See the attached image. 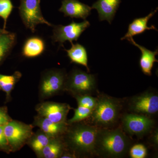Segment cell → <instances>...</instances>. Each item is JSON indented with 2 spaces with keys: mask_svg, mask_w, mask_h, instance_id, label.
I'll return each mask as SVG.
<instances>
[{
  "mask_svg": "<svg viewBox=\"0 0 158 158\" xmlns=\"http://www.w3.org/2000/svg\"><path fill=\"white\" fill-rule=\"evenodd\" d=\"M99 129L80 122L69 124L62 136L66 148L77 156L95 153L97 135Z\"/></svg>",
  "mask_w": 158,
  "mask_h": 158,
  "instance_id": "obj_1",
  "label": "cell"
},
{
  "mask_svg": "<svg viewBox=\"0 0 158 158\" xmlns=\"http://www.w3.org/2000/svg\"><path fill=\"white\" fill-rule=\"evenodd\" d=\"M130 144L128 138L119 129H99L95 153L106 157H121L127 152Z\"/></svg>",
  "mask_w": 158,
  "mask_h": 158,
  "instance_id": "obj_2",
  "label": "cell"
},
{
  "mask_svg": "<svg viewBox=\"0 0 158 158\" xmlns=\"http://www.w3.org/2000/svg\"><path fill=\"white\" fill-rule=\"evenodd\" d=\"M98 98L96 106L90 117L97 126L108 127L117 120L120 110L119 102L110 97L102 95Z\"/></svg>",
  "mask_w": 158,
  "mask_h": 158,
  "instance_id": "obj_3",
  "label": "cell"
},
{
  "mask_svg": "<svg viewBox=\"0 0 158 158\" xmlns=\"http://www.w3.org/2000/svg\"><path fill=\"white\" fill-rule=\"evenodd\" d=\"M96 90V81L93 74L74 69L66 78L65 89L74 96L90 95Z\"/></svg>",
  "mask_w": 158,
  "mask_h": 158,
  "instance_id": "obj_4",
  "label": "cell"
},
{
  "mask_svg": "<svg viewBox=\"0 0 158 158\" xmlns=\"http://www.w3.org/2000/svg\"><path fill=\"white\" fill-rule=\"evenodd\" d=\"M33 125L26 124L12 119L4 126V132L8 140L11 152L19 150L33 135Z\"/></svg>",
  "mask_w": 158,
  "mask_h": 158,
  "instance_id": "obj_5",
  "label": "cell"
},
{
  "mask_svg": "<svg viewBox=\"0 0 158 158\" xmlns=\"http://www.w3.org/2000/svg\"><path fill=\"white\" fill-rule=\"evenodd\" d=\"M66 78L65 72L59 69H52L44 73L40 84V98H50L64 90Z\"/></svg>",
  "mask_w": 158,
  "mask_h": 158,
  "instance_id": "obj_6",
  "label": "cell"
},
{
  "mask_svg": "<svg viewBox=\"0 0 158 158\" xmlns=\"http://www.w3.org/2000/svg\"><path fill=\"white\" fill-rule=\"evenodd\" d=\"M19 14L23 23L32 32L40 24L52 26L41 13L40 0H21L19 7Z\"/></svg>",
  "mask_w": 158,
  "mask_h": 158,
  "instance_id": "obj_7",
  "label": "cell"
},
{
  "mask_svg": "<svg viewBox=\"0 0 158 158\" xmlns=\"http://www.w3.org/2000/svg\"><path fill=\"white\" fill-rule=\"evenodd\" d=\"M90 26V23L86 20L80 23L73 21L66 26H55L52 39L54 42H58L60 45L67 40L72 43L73 41H77L82 33Z\"/></svg>",
  "mask_w": 158,
  "mask_h": 158,
  "instance_id": "obj_8",
  "label": "cell"
},
{
  "mask_svg": "<svg viewBox=\"0 0 158 158\" xmlns=\"http://www.w3.org/2000/svg\"><path fill=\"white\" fill-rule=\"evenodd\" d=\"M129 106L130 109L135 113L147 116L155 114L158 111L157 94L148 91L133 97Z\"/></svg>",
  "mask_w": 158,
  "mask_h": 158,
  "instance_id": "obj_9",
  "label": "cell"
},
{
  "mask_svg": "<svg viewBox=\"0 0 158 158\" xmlns=\"http://www.w3.org/2000/svg\"><path fill=\"white\" fill-rule=\"evenodd\" d=\"M71 109L68 104L45 102L37 105L36 110L37 115L54 122L67 123V115Z\"/></svg>",
  "mask_w": 158,
  "mask_h": 158,
  "instance_id": "obj_10",
  "label": "cell"
},
{
  "mask_svg": "<svg viewBox=\"0 0 158 158\" xmlns=\"http://www.w3.org/2000/svg\"><path fill=\"white\" fill-rule=\"evenodd\" d=\"M124 130L130 135L140 136L149 132L154 121L149 116L137 114H126L122 118Z\"/></svg>",
  "mask_w": 158,
  "mask_h": 158,
  "instance_id": "obj_11",
  "label": "cell"
},
{
  "mask_svg": "<svg viewBox=\"0 0 158 158\" xmlns=\"http://www.w3.org/2000/svg\"><path fill=\"white\" fill-rule=\"evenodd\" d=\"M33 125L39 127L40 130L52 138L62 137L69 126L67 122L55 123L39 115L34 117Z\"/></svg>",
  "mask_w": 158,
  "mask_h": 158,
  "instance_id": "obj_12",
  "label": "cell"
},
{
  "mask_svg": "<svg viewBox=\"0 0 158 158\" xmlns=\"http://www.w3.org/2000/svg\"><path fill=\"white\" fill-rule=\"evenodd\" d=\"M91 9V7L78 0H63L59 11L65 16L85 20L90 14Z\"/></svg>",
  "mask_w": 158,
  "mask_h": 158,
  "instance_id": "obj_13",
  "label": "cell"
},
{
  "mask_svg": "<svg viewBox=\"0 0 158 158\" xmlns=\"http://www.w3.org/2000/svg\"><path fill=\"white\" fill-rule=\"evenodd\" d=\"M120 2L121 0H98L91 8L97 10L99 21L106 20L111 24Z\"/></svg>",
  "mask_w": 158,
  "mask_h": 158,
  "instance_id": "obj_14",
  "label": "cell"
},
{
  "mask_svg": "<svg viewBox=\"0 0 158 158\" xmlns=\"http://www.w3.org/2000/svg\"><path fill=\"white\" fill-rule=\"evenodd\" d=\"M157 10L158 8H157L154 11H152L147 16L136 18L133 20L132 23L129 25L127 32L124 37L121 38V40H127L135 35L143 34L147 30H155L157 31L154 25H152L151 27L148 26V21L156 13Z\"/></svg>",
  "mask_w": 158,
  "mask_h": 158,
  "instance_id": "obj_15",
  "label": "cell"
},
{
  "mask_svg": "<svg viewBox=\"0 0 158 158\" xmlns=\"http://www.w3.org/2000/svg\"><path fill=\"white\" fill-rule=\"evenodd\" d=\"M131 44L135 46L141 51V55L140 59V65L142 72L148 76L152 75V70L153 67L155 62H158V60L156 59V56L158 55V49L155 52H152L138 44L134 40L133 37L127 39Z\"/></svg>",
  "mask_w": 158,
  "mask_h": 158,
  "instance_id": "obj_16",
  "label": "cell"
},
{
  "mask_svg": "<svg viewBox=\"0 0 158 158\" xmlns=\"http://www.w3.org/2000/svg\"><path fill=\"white\" fill-rule=\"evenodd\" d=\"M66 149L62 137L53 138L37 156L40 158H61Z\"/></svg>",
  "mask_w": 158,
  "mask_h": 158,
  "instance_id": "obj_17",
  "label": "cell"
},
{
  "mask_svg": "<svg viewBox=\"0 0 158 158\" xmlns=\"http://www.w3.org/2000/svg\"><path fill=\"white\" fill-rule=\"evenodd\" d=\"M71 44L72 47L69 49H65L71 62L85 66L89 72L90 69L88 66V54L86 48L79 44Z\"/></svg>",
  "mask_w": 158,
  "mask_h": 158,
  "instance_id": "obj_18",
  "label": "cell"
},
{
  "mask_svg": "<svg viewBox=\"0 0 158 158\" xmlns=\"http://www.w3.org/2000/svg\"><path fill=\"white\" fill-rule=\"evenodd\" d=\"M43 40L37 37L29 38L26 41L23 49V55L27 58L38 56L44 50Z\"/></svg>",
  "mask_w": 158,
  "mask_h": 158,
  "instance_id": "obj_19",
  "label": "cell"
},
{
  "mask_svg": "<svg viewBox=\"0 0 158 158\" xmlns=\"http://www.w3.org/2000/svg\"><path fill=\"white\" fill-rule=\"evenodd\" d=\"M52 138L39 129L33 134L27 144L37 156Z\"/></svg>",
  "mask_w": 158,
  "mask_h": 158,
  "instance_id": "obj_20",
  "label": "cell"
},
{
  "mask_svg": "<svg viewBox=\"0 0 158 158\" xmlns=\"http://www.w3.org/2000/svg\"><path fill=\"white\" fill-rule=\"evenodd\" d=\"M22 77V74L16 71L11 75H6L0 74V90L6 93V100L11 99V93L16 83Z\"/></svg>",
  "mask_w": 158,
  "mask_h": 158,
  "instance_id": "obj_21",
  "label": "cell"
},
{
  "mask_svg": "<svg viewBox=\"0 0 158 158\" xmlns=\"http://www.w3.org/2000/svg\"><path fill=\"white\" fill-rule=\"evenodd\" d=\"M15 40V34L13 33H6L0 36V62L8 55Z\"/></svg>",
  "mask_w": 158,
  "mask_h": 158,
  "instance_id": "obj_22",
  "label": "cell"
},
{
  "mask_svg": "<svg viewBox=\"0 0 158 158\" xmlns=\"http://www.w3.org/2000/svg\"><path fill=\"white\" fill-rule=\"evenodd\" d=\"M92 112V110L88 108L78 106V107L74 110L73 117L67 120V123L69 125L80 122L85 118L90 117Z\"/></svg>",
  "mask_w": 158,
  "mask_h": 158,
  "instance_id": "obj_23",
  "label": "cell"
},
{
  "mask_svg": "<svg viewBox=\"0 0 158 158\" xmlns=\"http://www.w3.org/2000/svg\"><path fill=\"white\" fill-rule=\"evenodd\" d=\"M78 106H82L93 110L96 106L98 98L88 94L79 95L75 97Z\"/></svg>",
  "mask_w": 158,
  "mask_h": 158,
  "instance_id": "obj_24",
  "label": "cell"
},
{
  "mask_svg": "<svg viewBox=\"0 0 158 158\" xmlns=\"http://www.w3.org/2000/svg\"><path fill=\"white\" fill-rule=\"evenodd\" d=\"M13 8V5L10 0H0V17L4 19V29L5 30L7 19Z\"/></svg>",
  "mask_w": 158,
  "mask_h": 158,
  "instance_id": "obj_25",
  "label": "cell"
},
{
  "mask_svg": "<svg viewBox=\"0 0 158 158\" xmlns=\"http://www.w3.org/2000/svg\"><path fill=\"white\" fill-rule=\"evenodd\" d=\"M130 154L132 158H144L147 155V149L142 144H135L130 149Z\"/></svg>",
  "mask_w": 158,
  "mask_h": 158,
  "instance_id": "obj_26",
  "label": "cell"
},
{
  "mask_svg": "<svg viewBox=\"0 0 158 158\" xmlns=\"http://www.w3.org/2000/svg\"><path fill=\"white\" fill-rule=\"evenodd\" d=\"M0 151L6 153L11 152V148L4 132V126H0Z\"/></svg>",
  "mask_w": 158,
  "mask_h": 158,
  "instance_id": "obj_27",
  "label": "cell"
},
{
  "mask_svg": "<svg viewBox=\"0 0 158 158\" xmlns=\"http://www.w3.org/2000/svg\"><path fill=\"white\" fill-rule=\"evenodd\" d=\"M12 119L9 115L7 107H0V126H4Z\"/></svg>",
  "mask_w": 158,
  "mask_h": 158,
  "instance_id": "obj_28",
  "label": "cell"
},
{
  "mask_svg": "<svg viewBox=\"0 0 158 158\" xmlns=\"http://www.w3.org/2000/svg\"><path fill=\"white\" fill-rule=\"evenodd\" d=\"M153 141L154 143L157 145L158 144V132H156L155 135H154L153 137Z\"/></svg>",
  "mask_w": 158,
  "mask_h": 158,
  "instance_id": "obj_29",
  "label": "cell"
},
{
  "mask_svg": "<svg viewBox=\"0 0 158 158\" xmlns=\"http://www.w3.org/2000/svg\"><path fill=\"white\" fill-rule=\"evenodd\" d=\"M9 33L8 31H6L5 29H0V36L2 35L3 34H6V33Z\"/></svg>",
  "mask_w": 158,
  "mask_h": 158,
  "instance_id": "obj_30",
  "label": "cell"
}]
</instances>
